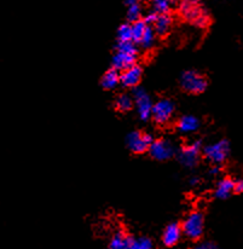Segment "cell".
Listing matches in <instances>:
<instances>
[{
	"mask_svg": "<svg viewBox=\"0 0 243 249\" xmlns=\"http://www.w3.org/2000/svg\"><path fill=\"white\" fill-rule=\"evenodd\" d=\"M180 14L184 18L191 21L195 26L205 28L209 24V16L201 6L198 0H182L179 5Z\"/></svg>",
	"mask_w": 243,
	"mask_h": 249,
	"instance_id": "1",
	"label": "cell"
},
{
	"mask_svg": "<svg viewBox=\"0 0 243 249\" xmlns=\"http://www.w3.org/2000/svg\"><path fill=\"white\" fill-rule=\"evenodd\" d=\"M182 231L188 238L192 241H198L203 235V230H205V218L201 212L195 211L188 214L185 218L184 223H183Z\"/></svg>",
	"mask_w": 243,
	"mask_h": 249,
	"instance_id": "2",
	"label": "cell"
},
{
	"mask_svg": "<svg viewBox=\"0 0 243 249\" xmlns=\"http://www.w3.org/2000/svg\"><path fill=\"white\" fill-rule=\"evenodd\" d=\"M202 151L206 159L213 165H222L223 162L226 161L227 156H229L230 144L229 142L223 139V141L208 144L202 149Z\"/></svg>",
	"mask_w": 243,
	"mask_h": 249,
	"instance_id": "3",
	"label": "cell"
},
{
	"mask_svg": "<svg viewBox=\"0 0 243 249\" xmlns=\"http://www.w3.org/2000/svg\"><path fill=\"white\" fill-rule=\"evenodd\" d=\"M180 85L187 92L192 94L202 93L207 87V80L203 75L195 71H188L182 74Z\"/></svg>",
	"mask_w": 243,
	"mask_h": 249,
	"instance_id": "4",
	"label": "cell"
},
{
	"mask_svg": "<svg viewBox=\"0 0 243 249\" xmlns=\"http://www.w3.org/2000/svg\"><path fill=\"white\" fill-rule=\"evenodd\" d=\"M174 114V104L170 99H160L153 104L151 109V118L156 124H166L171 121Z\"/></svg>",
	"mask_w": 243,
	"mask_h": 249,
	"instance_id": "5",
	"label": "cell"
},
{
	"mask_svg": "<svg viewBox=\"0 0 243 249\" xmlns=\"http://www.w3.org/2000/svg\"><path fill=\"white\" fill-rule=\"evenodd\" d=\"M133 103L137 108L138 116L143 121H146L151 116V109H153V102L149 94L140 87H136L133 91Z\"/></svg>",
	"mask_w": 243,
	"mask_h": 249,
	"instance_id": "6",
	"label": "cell"
},
{
	"mask_svg": "<svg viewBox=\"0 0 243 249\" xmlns=\"http://www.w3.org/2000/svg\"><path fill=\"white\" fill-rule=\"evenodd\" d=\"M153 141L154 139L150 134L135 131L128 134L127 138H126V144L132 153L143 154L148 150Z\"/></svg>",
	"mask_w": 243,
	"mask_h": 249,
	"instance_id": "7",
	"label": "cell"
},
{
	"mask_svg": "<svg viewBox=\"0 0 243 249\" xmlns=\"http://www.w3.org/2000/svg\"><path fill=\"white\" fill-rule=\"evenodd\" d=\"M201 151H202V146H201L200 142H192V143L188 144L180 149L178 159H179L182 165L188 167V168H191V167L197 165Z\"/></svg>",
	"mask_w": 243,
	"mask_h": 249,
	"instance_id": "8",
	"label": "cell"
},
{
	"mask_svg": "<svg viewBox=\"0 0 243 249\" xmlns=\"http://www.w3.org/2000/svg\"><path fill=\"white\" fill-rule=\"evenodd\" d=\"M149 154L157 161H166L174 155V146L171 142L165 139H156L149 146Z\"/></svg>",
	"mask_w": 243,
	"mask_h": 249,
	"instance_id": "9",
	"label": "cell"
},
{
	"mask_svg": "<svg viewBox=\"0 0 243 249\" xmlns=\"http://www.w3.org/2000/svg\"><path fill=\"white\" fill-rule=\"evenodd\" d=\"M138 53H131V52L119 51L116 50L115 54L113 56V67L118 71H123L130 67L135 66L137 61Z\"/></svg>",
	"mask_w": 243,
	"mask_h": 249,
	"instance_id": "10",
	"label": "cell"
},
{
	"mask_svg": "<svg viewBox=\"0 0 243 249\" xmlns=\"http://www.w3.org/2000/svg\"><path fill=\"white\" fill-rule=\"evenodd\" d=\"M183 235L182 226L178 223H171L166 226L162 233V242L166 247H174Z\"/></svg>",
	"mask_w": 243,
	"mask_h": 249,
	"instance_id": "11",
	"label": "cell"
},
{
	"mask_svg": "<svg viewBox=\"0 0 243 249\" xmlns=\"http://www.w3.org/2000/svg\"><path fill=\"white\" fill-rule=\"evenodd\" d=\"M142 79V68L137 64L123 71L120 75V84L125 87H136Z\"/></svg>",
	"mask_w": 243,
	"mask_h": 249,
	"instance_id": "12",
	"label": "cell"
},
{
	"mask_svg": "<svg viewBox=\"0 0 243 249\" xmlns=\"http://www.w3.org/2000/svg\"><path fill=\"white\" fill-rule=\"evenodd\" d=\"M172 26V18L168 14H157L154 23L151 24L156 36H165Z\"/></svg>",
	"mask_w": 243,
	"mask_h": 249,
	"instance_id": "13",
	"label": "cell"
},
{
	"mask_svg": "<svg viewBox=\"0 0 243 249\" xmlns=\"http://www.w3.org/2000/svg\"><path fill=\"white\" fill-rule=\"evenodd\" d=\"M235 191V181L231 178L226 177V178H223L219 183L217 184V188H215V197L219 198V200H226L227 197H230L232 193Z\"/></svg>",
	"mask_w": 243,
	"mask_h": 249,
	"instance_id": "14",
	"label": "cell"
},
{
	"mask_svg": "<svg viewBox=\"0 0 243 249\" xmlns=\"http://www.w3.org/2000/svg\"><path fill=\"white\" fill-rule=\"evenodd\" d=\"M132 242L133 238L130 235H127L125 231L120 230L114 233L108 249H130Z\"/></svg>",
	"mask_w": 243,
	"mask_h": 249,
	"instance_id": "15",
	"label": "cell"
},
{
	"mask_svg": "<svg viewBox=\"0 0 243 249\" xmlns=\"http://www.w3.org/2000/svg\"><path fill=\"white\" fill-rule=\"evenodd\" d=\"M177 127L180 133H192V132L197 131V128L200 127V120L196 116L184 115L179 119Z\"/></svg>",
	"mask_w": 243,
	"mask_h": 249,
	"instance_id": "16",
	"label": "cell"
},
{
	"mask_svg": "<svg viewBox=\"0 0 243 249\" xmlns=\"http://www.w3.org/2000/svg\"><path fill=\"white\" fill-rule=\"evenodd\" d=\"M120 84V74L116 69H109L105 74L103 75L101 80V85L103 89H115L118 85Z\"/></svg>",
	"mask_w": 243,
	"mask_h": 249,
	"instance_id": "17",
	"label": "cell"
},
{
	"mask_svg": "<svg viewBox=\"0 0 243 249\" xmlns=\"http://www.w3.org/2000/svg\"><path fill=\"white\" fill-rule=\"evenodd\" d=\"M155 40H156V34L155 32H154L153 27L151 26H148L146 27L144 34H143V36L140 38L139 42H138V45H139L142 49L144 50H150L151 47L155 45Z\"/></svg>",
	"mask_w": 243,
	"mask_h": 249,
	"instance_id": "18",
	"label": "cell"
},
{
	"mask_svg": "<svg viewBox=\"0 0 243 249\" xmlns=\"http://www.w3.org/2000/svg\"><path fill=\"white\" fill-rule=\"evenodd\" d=\"M132 107H133V98L131 96L122 93V94H120V96L116 97V99H115L116 110L125 113V111L130 110Z\"/></svg>",
	"mask_w": 243,
	"mask_h": 249,
	"instance_id": "19",
	"label": "cell"
},
{
	"mask_svg": "<svg viewBox=\"0 0 243 249\" xmlns=\"http://www.w3.org/2000/svg\"><path fill=\"white\" fill-rule=\"evenodd\" d=\"M146 27L148 24L145 23V21H142V19H138V21H135L132 24H131V31H132V41L135 44H138L140 40V38L144 34Z\"/></svg>",
	"mask_w": 243,
	"mask_h": 249,
	"instance_id": "20",
	"label": "cell"
},
{
	"mask_svg": "<svg viewBox=\"0 0 243 249\" xmlns=\"http://www.w3.org/2000/svg\"><path fill=\"white\" fill-rule=\"evenodd\" d=\"M151 5L156 14H168L171 9V0H151Z\"/></svg>",
	"mask_w": 243,
	"mask_h": 249,
	"instance_id": "21",
	"label": "cell"
},
{
	"mask_svg": "<svg viewBox=\"0 0 243 249\" xmlns=\"http://www.w3.org/2000/svg\"><path fill=\"white\" fill-rule=\"evenodd\" d=\"M142 14V9H140V5L138 1L132 2V4L127 5V17L131 22L138 21Z\"/></svg>",
	"mask_w": 243,
	"mask_h": 249,
	"instance_id": "22",
	"label": "cell"
},
{
	"mask_svg": "<svg viewBox=\"0 0 243 249\" xmlns=\"http://www.w3.org/2000/svg\"><path fill=\"white\" fill-rule=\"evenodd\" d=\"M118 39H119V41L132 40V31H131V24L125 23L118 29Z\"/></svg>",
	"mask_w": 243,
	"mask_h": 249,
	"instance_id": "23",
	"label": "cell"
},
{
	"mask_svg": "<svg viewBox=\"0 0 243 249\" xmlns=\"http://www.w3.org/2000/svg\"><path fill=\"white\" fill-rule=\"evenodd\" d=\"M130 249H154V246L150 238L139 237L137 240H133Z\"/></svg>",
	"mask_w": 243,
	"mask_h": 249,
	"instance_id": "24",
	"label": "cell"
},
{
	"mask_svg": "<svg viewBox=\"0 0 243 249\" xmlns=\"http://www.w3.org/2000/svg\"><path fill=\"white\" fill-rule=\"evenodd\" d=\"M192 249H219L214 242H210V241H206V242H200L195 246Z\"/></svg>",
	"mask_w": 243,
	"mask_h": 249,
	"instance_id": "25",
	"label": "cell"
},
{
	"mask_svg": "<svg viewBox=\"0 0 243 249\" xmlns=\"http://www.w3.org/2000/svg\"><path fill=\"white\" fill-rule=\"evenodd\" d=\"M235 191H236L237 194H242L243 195V179L235 181Z\"/></svg>",
	"mask_w": 243,
	"mask_h": 249,
	"instance_id": "26",
	"label": "cell"
},
{
	"mask_svg": "<svg viewBox=\"0 0 243 249\" xmlns=\"http://www.w3.org/2000/svg\"><path fill=\"white\" fill-rule=\"evenodd\" d=\"M219 171H220V169H219V167H218V165H215L214 167H213L212 169H210V171H209V173L212 174V176H217V174L219 173Z\"/></svg>",
	"mask_w": 243,
	"mask_h": 249,
	"instance_id": "27",
	"label": "cell"
},
{
	"mask_svg": "<svg viewBox=\"0 0 243 249\" xmlns=\"http://www.w3.org/2000/svg\"><path fill=\"white\" fill-rule=\"evenodd\" d=\"M190 184H191V185H196V184H198V179L196 178V177H194V178L190 180Z\"/></svg>",
	"mask_w": 243,
	"mask_h": 249,
	"instance_id": "28",
	"label": "cell"
},
{
	"mask_svg": "<svg viewBox=\"0 0 243 249\" xmlns=\"http://www.w3.org/2000/svg\"><path fill=\"white\" fill-rule=\"evenodd\" d=\"M138 1H139V0H138Z\"/></svg>",
	"mask_w": 243,
	"mask_h": 249,
	"instance_id": "29",
	"label": "cell"
}]
</instances>
